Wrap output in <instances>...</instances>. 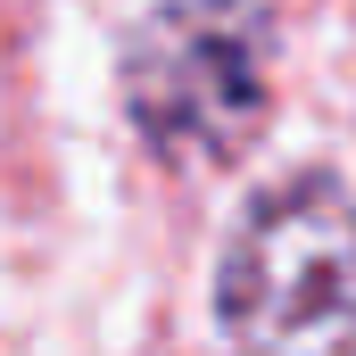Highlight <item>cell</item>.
<instances>
[{
    "mask_svg": "<svg viewBox=\"0 0 356 356\" xmlns=\"http://www.w3.org/2000/svg\"><path fill=\"white\" fill-rule=\"evenodd\" d=\"M116 99L149 158L224 166L273 116L266 0H158L116 42Z\"/></svg>",
    "mask_w": 356,
    "mask_h": 356,
    "instance_id": "obj_1",
    "label": "cell"
},
{
    "mask_svg": "<svg viewBox=\"0 0 356 356\" xmlns=\"http://www.w3.org/2000/svg\"><path fill=\"white\" fill-rule=\"evenodd\" d=\"M216 332L232 356H356V191L340 175L249 199L216 266Z\"/></svg>",
    "mask_w": 356,
    "mask_h": 356,
    "instance_id": "obj_2",
    "label": "cell"
}]
</instances>
